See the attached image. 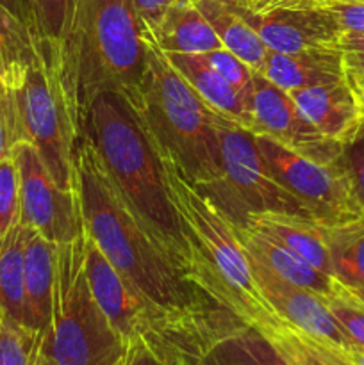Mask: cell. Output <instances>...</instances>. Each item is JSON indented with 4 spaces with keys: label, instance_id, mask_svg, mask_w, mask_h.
<instances>
[{
    "label": "cell",
    "instance_id": "6da1fadb",
    "mask_svg": "<svg viewBox=\"0 0 364 365\" xmlns=\"http://www.w3.org/2000/svg\"><path fill=\"white\" fill-rule=\"evenodd\" d=\"M75 168L86 230L132 287L211 346L246 328L238 316L203 291L191 264L171 252L139 220L107 173L86 130L79 143Z\"/></svg>",
    "mask_w": 364,
    "mask_h": 365
},
{
    "label": "cell",
    "instance_id": "b9f144b4",
    "mask_svg": "<svg viewBox=\"0 0 364 365\" xmlns=\"http://www.w3.org/2000/svg\"><path fill=\"white\" fill-rule=\"evenodd\" d=\"M36 365H56V364H54L52 360H50L49 356L45 355V353H43V351H39V356H38V364H36Z\"/></svg>",
    "mask_w": 364,
    "mask_h": 365
},
{
    "label": "cell",
    "instance_id": "ac0fdd59",
    "mask_svg": "<svg viewBox=\"0 0 364 365\" xmlns=\"http://www.w3.org/2000/svg\"><path fill=\"white\" fill-rule=\"evenodd\" d=\"M245 227L273 239L307 262L334 278L330 253L325 242L323 227L310 217L284 212L250 214Z\"/></svg>",
    "mask_w": 364,
    "mask_h": 365
},
{
    "label": "cell",
    "instance_id": "44dd1931",
    "mask_svg": "<svg viewBox=\"0 0 364 365\" xmlns=\"http://www.w3.org/2000/svg\"><path fill=\"white\" fill-rule=\"evenodd\" d=\"M150 38L164 53H200L225 48L214 29L193 0H175L153 29Z\"/></svg>",
    "mask_w": 364,
    "mask_h": 365
},
{
    "label": "cell",
    "instance_id": "836d02e7",
    "mask_svg": "<svg viewBox=\"0 0 364 365\" xmlns=\"http://www.w3.org/2000/svg\"><path fill=\"white\" fill-rule=\"evenodd\" d=\"M332 18L339 32H364V2L355 0H316Z\"/></svg>",
    "mask_w": 364,
    "mask_h": 365
},
{
    "label": "cell",
    "instance_id": "603a6c76",
    "mask_svg": "<svg viewBox=\"0 0 364 365\" xmlns=\"http://www.w3.org/2000/svg\"><path fill=\"white\" fill-rule=\"evenodd\" d=\"M193 2L214 29L225 48L245 61L253 71L259 70L268 48L261 41L257 32L223 0H193Z\"/></svg>",
    "mask_w": 364,
    "mask_h": 365
},
{
    "label": "cell",
    "instance_id": "cb8c5ba5",
    "mask_svg": "<svg viewBox=\"0 0 364 365\" xmlns=\"http://www.w3.org/2000/svg\"><path fill=\"white\" fill-rule=\"evenodd\" d=\"M321 227L335 280L353 291L364 289V217Z\"/></svg>",
    "mask_w": 364,
    "mask_h": 365
},
{
    "label": "cell",
    "instance_id": "1f68e13d",
    "mask_svg": "<svg viewBox=\"0 0 364 365\" xmlns=\"http://www.w3.org/2000/svg\"><path fill=\"white\" fill-rule=\"evenodd\" d=\"M20 220L18 170L13 157L0 160V239Z\"/></svg>",
    "mask_w": 364,
    "mask_h": 365
},
{
    "label": "cell",
    "instance_id": "8992f818",
    "mask_svg": "<svg viewBox=\"0 0 364 365\" xmlns=\"http://www.w3.org/2000/svg\"><path fill=\"white\" fill-rule=\"evenodd\" d=\"M86 228L57 246L52 316L41 351L56 365H123L127 342L93 296L86 273Z\"/></svg>",
    "mask_w": 364,
    "mask_h": 365
},
{
    "label": "cell",
    "instance_id": "f6af8a7d",
    "mask_svg": "<svg viewBox=\"0 0 364 365\" xmlns=\"http://www.w3.org/2000/svg\"><path fill=\"white\" fill-rule=\"evenodd\" d=\"M355 2H364V0H355Z\"/></svg>",
    "mask_w": 364,
    "mask_h": 365
},
{
    "label": "cell",
    "instance_id": "ab89813d",
    "mask_svg": "<svg viewBox=\"0 0 364 365\" xmlns=\"http://www.w3.org/2000/svg\"><path fill=\"white\" fill-rule=\"evenodd\" d=\"M335 351H338L350 365H364V349L350 348V349H335Z\"/></svg>",
    "mask_w": 364,
    "mask_h": 365
},
{
    "label": "cell",
    "instance_id": "9a60e30c",
    "mask_svg": "<svg viewBox=\"0 0 364 365\" xmlns=\"http://www.w3.org/2000/svg\"><path fill=\"white\" fill-rule=\"evenodd\" d=\"M288 93L325 138L350 148L364 135V110L350 88L348 78Z\"/></svg>",
    "mask_w": 364,
    "mask_h": 365
},
{
    "label": "cell",
    "instance_id": "74e56055",
    "mask_svg": "<svg viewBox=\"0 0 364 365\" xmlns=\"http://www.w3.org/2000/svg\"><path fill=\"white\" fill-rule=\"evenodd\" d=\"M346 78H348V84L355 95L357 102H359L360 109L364 110V73H346Z\"/></svg>",
    "mask_w": 364,
    "mask_h": 365
},
{
    "label": "cell",
    "instance_id": "4fadbf2b",
    "mask_svg": "<svg viewBox=\"0 0 364 365\" xmlns=\"http://www.w3.org/2000/svg\"><path fill=\"white\" fill-rule=\"evenodd\" d=\"M250 113L253 135H263L293 153L318 160L338 163L345 159V148L325 138L300 110L285 89L278 88L261 73L253 71Z\"/></svg>",
    "mask_w": 364,
    "mask_h": 365
},
{
    "label": "cell",
    "instance_id": "bcb514c9",
    "mask_svg": "<svg viewBox=\"0 0 364 365\" xmlns=\"http://www.w3.org/2000/svg\"><path fill=\"white\" fill-rule=\"evenodd\" d=\"M2 314H4V312H2V310H0V317H2Z\"/></svg>",
    "mask_w": 364,
    "mask_h": 365
},
{
    "label": "cell",
    "instance_id": "4316f807",
    "mask_svg": "<svg viewBox=\"0 0 364 365\" xmlns=\"http://www.w3.org/2000/svg\"><path fill=\"white\" fill-rule=\"evenodd\" d=\"M200 365H289L266 337L246 327L209 349Z\"/></svg>",
    "mask_w": 364,
    "mask_h": 365
},
{
    "label": "cell",
    "instance_id": "7a4b0ae2",
    "mask_svg": "<svg viewBox=\"0 0 364 365\" xmlns=\"http://www.w3.org/2000/svg\"><path fill=\"white\" fill-rule=\"evenodd\" d=\"M146 73L134 103L153 152L171 160L193 184L206 191L221 178L216 113L209 109L166 53L145 31Z\"/></svg>",
    "mask_w": 364,
    "mask_h": 365
},
{
    "label": "cell",
    "instance_id": "9c48e42d",
    "mask_svg": "<svg viewBox=\"0 0 364 365\" xmlns=\"http://www.w3.org/2000/svg\"><path fill=\"white\" fill-rule=\"evenodd\" d=\"M216 135L220 145L221 178L203 192L223 210L232 223L245 225L250 214L261 212L310 217L302 203L289 195L273 177L252 132L216 114Z\"/></svg>",
    "mask_w": 364,
    "mask_h": 365
},
{
    "label": "cell",
    "instance_id": "30bf717a",
    "mask_svg": "<svg viewBox=\"0 0 364 365\" xmlns=\"http://www.w3.org/2000/svg\"><path fill=\"white\" fill-rule=\"evenodd\" d=\"M257 146L278 184L295 196L314 221L343 225L363 220L364 203L357 192L353 170L345 163H318L256 135Z\"/></svg>",
    "mask_w": 364,
    "mask_h": 365
},
{
    "label": "cell",
    "instance_id": "d6a6232c",
    "mask_svg": "<svg viewBox=\"0 0 364 365\" xmlns=\"http://www.w3.org/2000/svg\"><path fill=\"white\" fill-rule=\"evenodd\" d=\"M16 143H21V138L14 82L0 81V160L11 157Z\"/></svg>",
    "mask_w": 364,
    "mask_h": 365
},
{
    "label": "cell",
    "instance_id": "83f0119b",
    "mask_svg": "<svg viewBox=\"0 0 364 365\" xmlns=\"http://www.w3.org/2000/svg\"><path fill=\"white\" fill-rule=\"evenodd\" d=\"M24 4L32 32L43 41L56 45L68 66L77 0H24Z\"/></svg>",
    "mask_w": 364,
    "mask_h": 365
},
{
    "label": "cell",
    "instance_id": "5bb4252c",
    "mask_svg": "<svg viewBox=\"0 0 364 365\" xmlns=\"http://www.w3.org/2000/svg\"><path fill=\"white\" fill-rule=\"evenodd\" d=\"M248 260L264 302L282 321L335 349L355 348L330 314L323 296L282 280L256 259L248 257Z\"/></svg>",
    "mask_w": 364,
    "mask_h": 365
},
{
    "label": "cell",
    "instance_id": "8fae6325",
    "mask_svg": "<svg viewBox=\"0 0 364 365\" xmlns=\"http://www.w3.org/2000/svg\"><path fill=\"white\" fill-rule=\"evenodd\" d=\"M11 157L18 170L21 223L57 246L81 235L86 227L77 189L61 187L31 143H16Z\"/></svg>",
    "mask_w": 364,
    "mask_h": 365
},
{
    "label": "cell",
    "instance_id": "7bdbcfd3",
    "mask_svg": "<svg viewBox=\"0 0 364 365\" xmlns=\"http://www.w3.org/2000/svg\"><path fill=\"white\" fill-rule=\"evenodd\" d=\"M343 287H345V285H343ZM345 289L353 296V298H357L359 302L364 303V289H360V291H353V289H348V287H345Z\"/></svg>",
    "mask_w": 364,
    "mask_h": 365
},
{
    "label": "cell",
    "instance_id": "ba28073f",
    "mask_svg": "<svg viewBox=\"0 0 364 365\" xmlns=\"http://www.w3.org/2000/svg\"><path fill=\"white\" fill-rule=\"evenodd\" d=\"M86 273L100 309L127 344L141 339L170 359L189 365H200L213 348L196 331L132 287L114 269L89 234L86 237Z\"/></svg>",
    "mask_w": 364,
    "mask_h": 365
},
{
    "label": "cell",
    "instance_id": "60d3db41",
    "mask_svg": "<svg viewBox=\"0 0 364 365\" xmlns=\"http://www.w3.org/2000/svg\"><path fill=\"white\" fill-rule=\"evenodd\" d=\"M352 170H353V177H355L357 192H359L360 200H363L364 203V159L360 160L355 168H352Z\"/></svg>",
    "mask_w": 364,
    "mask_h": 365
},
{
    "label": "cell",
    "instance_id": "f35d334b",
    "mask_svg": "<svg viewBox=\"0 0 364 365\" xmlns=\"http://www.w3.org/2000/svg\"><path fill=\"white\" fill-rule=\"evenodd\" d=\"M0 6L6 7L7 11H11L13 14H16L20 20H24L25 24L29 25V18H27V9H25L24 0H0ZM31 27V25H29Z\"/></svg>",
    "mask_w": 364,
    "mask_h": 365
},
{
    "label": "cell",
    "instance_id": "7c38bea8",
    "mask_svg": "<svg viewBox=\"0 0 364 365\" xmlns=\"http://www.w3.org/2000/svg\"><path fill=\"white\" fill-rule=\"evenodd\" d=\"M266 45L284 53L335 50L339 31L316 0H223Z\"/></svg>",
    "mask_w": 364,
    "mask_h": 365
},
{
    "label": "cell",
    "instance_id": "f546056e",
    "mask_svg": "<svg viewBox=\"0 0 364 365\" xmlns=\"http://www.w3.org/2000/svg\"><path fill=\"white\" fill-rule=\"evenodd\" d=\"M328 310L355 348L364 349V305L335 280L332 294L323 296Z\"/></svg>",
    "mask_w": 364,
    "mask_h": 365
},
{
    "label": "cell",
    "instance_id": "5b68a950",
    "mask_svg": "<svg viewBox=\"0 0 364 365\" xmlns=\"http://www.w3.org/2000/svg\"><path fill=\"white\" fill-rule=\"evenodd\" d=\"M14 95L21 141L38 150L61 187L75 191V157L84 132V110L56 45L39 39L38 57L14 82Z\"/></svg>",
    "mask_w": 364,
    "mask_h": 365
},
{
    "label": "cell",
    "instance_id": "7402d4cb",
    "mask_svg": "<svg viewBox=\"0 0 364 365\" xmlns=\"http://www.w3.org/2000/svg\"><path fill=\"white\" fill-rule=\"evenodd\" d=\"M246 324L266 337L289 365H350L332 346L285 323L277 314H263Z\"/></svg>",
    "mask_w": 364,
    "mask_h": 365
},
{
    "label": "cell",
    "instance_id": "d4e9b609",
    "mask_svg": "<svg viewBox=\"0 0 364 365\" xmlns=\"http://www.w3.org/2000/svg\"><path fill=\"white\" fill-rule=\"evenodd\" d=\"M27 225L18 223L0 239V310L25 324L24 248ZM27 327V324H25Z\"/></svg>",
    "mask_w": 364,
    "mask_h": 365
},
{
    "label": "cell",
    "instance_id": "d590c367",
    "mask_svg": "<svg viewBox=\"0 0 364 365\" xmlns=\"http://www.w3.org/2000/svg\"><path fill=\"white\" fill-rule=\"evenodd\" d=\"M123 365H189L178 360L170 359L164 353L157 351L156 348L148 344V342L141 341H131L127 344V353H125Z\"/></svg>",
    "mask_w": 364,
    "mask_h": 365
},
{
    "label": "cell",
    "instance_id": "d6986e66",
    "mask_svg": "<svg viewBox=\"0 0 364 365\" xmlns=\"http://www.w3.org/2000/svg\"><path fill=\"white\" fill-rule=\"evenodd\" d=\"M236 232H238V239L245 248L246 255L266 266L278 278L300 285L303 289H309L316 294H332L335 278L328 277L327 273L314 267L295 252L278 245L273 239L245 227V225H236Z\"/></svg>",
    "mask_w": 364,
    "mask_h": 365
},
{
    "label": "cell",
    "instance_id": "ee69618b",
    "mask_svg": "<svg viewBox=\"0 0 364 365\" xmlns=\"http://www.w3.org/2000/svg\"><path fill=\"white\" fill-rule=\"evenodd\" d=\"M345 291H346V289H345ZM346 292H348V291H346ZM348 294H350V292H348ZM357 299V298H355ZM357 302H359V299H357ZM360 303H363V302H360ZM363 305H364V303H363Z\"/></svg>",
    "mask_w": 364,
    "mask_h": 365
},
{
    "label": "cell",
    "instance_id": "8d00e7d4",
    "mask_svg": "<svg viewBox=\"0 0 364 365\" xmlns=\"http://www.w3.org/2000/svg\"><path fill=\"white\" fill-rule=\"evenodd\" d=\"M132 2H134L136 11L139 13L146 29H153L163 20V16L175 0H132Z\"/></svg>",
    "mask_w": 364,
    "mask_h": 365
},
{
    "label": "cell",
    "instance_id": "e575fe53",
    "mask_svg": "<svg viewBox=\"0 0 364 365\" xmlns=\"http://www.w3.org/2000/svg\"><path fill=\"white\" fill-rule=\"evenodd\" d=\"M334 48L341 53L346 73H364V32H339Z\"/></svg>",
    "mask_w": 364,
    "mask_h": 365
},
{
    "label": "cell",
    "instance_id": "4dcf8cb0",
    "mask_svg": "<svg viewBox=\"0 0 364 365\" xmlns=\"http://www.w3.org/2000/svg\"><path fill=\"white\" fill-rule=\"evenodd\" d=\"M202 59L213 68L216 73H220L239 95L243 96V100L246 102L250 109V100H252V81H253V70L245 63V61L239 59L236 53H232L227 48H218L213 52L200 53Z\"/></svg>",
    "mask_w": 364,
    "mask_h": 365
},
{
    "label": "cell",
    "instance_id": "2e32d148",
    "mask_svg": "<svg viewBox=\"0 0 364 365\" xmlns=\"http://www.w3.org/2000/svg\"><path fill=\"white\" fill-rule=\"evenodd\" d=\"M56 259L57 245L43 237L34 228L27 227L24 248L25 324L43 334L49 328L52 316Z\"/></svg>",
    "mask_w": 364,
    "mask_h": 365
},
{
    "label": "cell",
    "instance_id": "52a82bcc",
    "mask_svg": "<svg viewBox=\"0 0 364 365\" xmlns=\"http://www.w3.org/2000/svg\"><path fill=\"white\" fill-rule=\"evenodd\" d=\"M157 159L184 237L198 248L234 296L231 312L245 324L263 314H275L253 280L252 266L238 239L236 225L171 160L159 155Z\"/></svg>",
    "mask_w": 364,
    "mask_h": 365
},
{
    "label": "cell",
    "instance_id": "484cf974",
    "mask_svg": "<svg viewBox=\"0 0 364 365\" xmlns=\"http://www.w3.org/2000/svg\"><path fill=\"white\" fill-rule=\"evenodd\" d=\"M38 53V36L16 14L0 6V81H20Z\"/></svg>",
    "mask_w": 364,
    "mask_h": 365
},
{
    "label": "cell",
    "instance_id": "e0dca14e",
    "mask_svg": "<svg viewBox=\"0 0 364 365\" xmlns=\"http://www.w3.org/2000/svg\"><path fill=\"white\" fill-rule=\"evenodd\" d=\"M257 73L285 91L346 78L345 64L338 50H305L296 53L268 50Z\"/></svg>",
    "mask_w": 364,
    "mask_h": 365
},
{
    "label": "cell",
    "instance_id": "277c9868",
    "mask_svg": "<svg viewBox=\"0 0 364 365\" xmlns=\"http://www.w3.org/2000/svg\"><path fill=\"white\" fill-rule=\"evenodd\" d=\"M145 31L132 0H77L68 75L84 118L102 93L136 102L146 73Z\"/></svg>",
    "mask_w": 364,
    "mask_h": 365
},
{
    "label": "cell",
    "instance_id": "f1b7e54d",
    "mask_svg": "<svg viewBox=\"0 0 364 365\" xmlns=\"http://www.w3.org/2000/svg\"><path fill=\"white\" fill-rule=\"evenodd\" d=\"M43 331L29 328L2 314L0 317V365H36Z\"/></svg>",
    "mask_w": 364,
    "mask_h": 365
},
{
    "label": "cell",
    "instance_id": "3957f363",
    "mask_svg": "<svg viewBox=\"0 0 364 365\" xmlns=\"http://www.w3.org/2000/svg\"><path fill=\"white\" fill-rule=\"evenodd\" d=\"M84 130L139 220L171 252L191 264L189 245L168 198L159 159L127 100L118 93L96 96L86 110Z\"/></svg>",
    "mask_w": 364,
    "mask_h": 365
},
{
    "label": "cell",
    "instance_id": "ffe728a7",
    "mask_svg": "<svg viewBox=\"0 0 364 365\" xmlns=\"http://www.w3.org/2000/svg\"><path fill=\"white\" fill-rule=\"evenodd\" d=\"M175 70L182 75L189 88L198 95V98L209 107L213 113L221 118L234 121L245 130H253L252 113L243 100V96L213 70L202 56H188V53H166Z\"/></svg>",
    "mask_w": 364,
    "mask_h": 365
}]
</instances>
